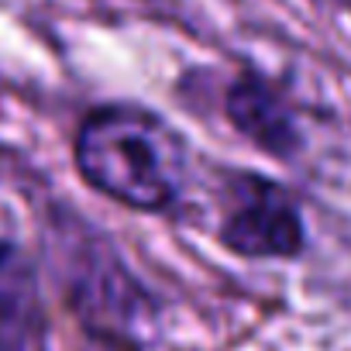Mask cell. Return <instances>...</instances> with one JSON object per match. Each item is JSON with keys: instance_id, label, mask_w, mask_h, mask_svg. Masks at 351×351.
Listing matches in <instances>:
<instances>
[{"instance_id": "obj_3", "label": "cell", "mask_w": 351, "mask_h": 351, "mask_svg": "<svg viewBox=\"0 0 351 351\" xmlns=\"http://www.w3.org/2000/svg\"><path fill=\"white\" fill-rule=\"evenodd\" d=\"M217 245L245 262H293L306 252V221L293 190L252 169L224 172Z\"/></svg>"}, {"instance_id": "obj_1", "label": "cell", "mask_w": 351, "mask_h": 351, "mask_svg": "<svg viewBox=\"0 0 351 351\" xmlns=\"http://www.w3.org/2000/svg\"><path fill=\"white\" fill-rule=\"evenodd\" d=\"M190 141L165 114L110 100L90 107L73 134L80 180L134 214H169L190 190Z\"/></svg>"}, {"instance_id": "obj_6", "label": "cell", "mask_w": 351, "mask_h": 351, "mask_svg": "<svg viewBox=\"0 0 351 351\" xmlns=\"http://www.w3.org/2000/svg\"><path fill=\"white\" fill-rule=\"evenodd\" d=\"M327 4H334V8H341V11L351 14V0H327Z\"/></svg>"}, {"instance_id": "obj_5", "label": "cell", "mask_w": 351, "mask_h": 351, "mask_svg": "<svg viewBox=\"0 0 351 351\" xmlns=\"http://www.w3.org/2000/svg\"><path fill=\"white\" fill-rule=\"evenodd\" d=\"M49 337L42 265L14 238H0V351H49Z\"/></svg>"}, {"instance_id": "obj_2", "label": "cell", "mask_w": 351, "mask_h": 351, "mask_svg": "<svg viewBox=\"0 0 351 351\" xmlns=\"http://www.w3.org/2000/svg\"><path fill=\"white\" fill-rule=\"evenodd\" d=\"M49 265L80 327L114 348H138L158 320V303L107 234L62 207L45 221Z\"/></svg>"}, {"instance_id": "obj_4", "label": "cell", "mask_w": 351, "mask_h": 351, "mask_svg": "<svg viewBox=\"0 0 351 351\" xmlns=\"http://www.w3.org/2000/svg\"><path fill=\"white\" fill-rule=\"evenodd\" d=\"M224 121L262 155L276 162H296L306 148L296 107L289 97L262 73L245 69L224 86L221 100Z\"/></svg>"}]
</instances>
